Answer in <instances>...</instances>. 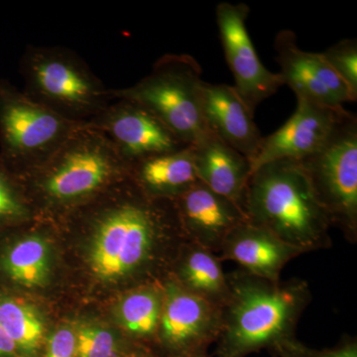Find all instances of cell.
Returning a JSON list of instances; mask_svg holds the SVG:
<instances>
[{
  "mask_svg": "<svg viewBox=\"0 0 357 357\" xmlns=\"http://www.w3.org/2000/svg\"><path fill=\"white\" fill-rule=\"evenodd\" d=\"M57 225L63 301L100 307L130 289L163 281L185 239L173 201L153 199L128 178Z\"/></svg>",
  "mask_w": 357,
  "mask_h": 357,
  "instance_id": "cell-1",
  "label": "cell"
},
{
  "mask_svg": "<svg viewBox=\"0 0 357 357\" xmlns=\"http://www.w3.org/2000/svg\"><path fill=\"white\" fill-rule=\"evenodd\" d=\"M129 176L112 142L86 123L20 178L37 220L57 223Z\"/></svg>",
  "mask_w": 357,
  "mask_h": 357,
  "instance_id": "cell-2",
  "label": "cell"
},
{
  "mask_svg": "<svg viewBox=\"0 0 357 357\" xmlns=\"http://www.w3.org/2000/svg\"><path fill=\"white\" fill-rule=\"evenodd\" d=\"M227 302L222 309V330L215 356L246 357L295 340L296 328L312 301L307 281L271 282L243 269L227 274Z\"/></svg>",
  "mask_w": 357,
  "mask_h": 357,
  "instance_id": "cell-3",
  "label": "cell"
},
{
  "mask_svg": "<svg viewBox=\"0 0 357 357\" xmlns=\"http://www.w3.org/2000/svg\"><path fill=\"white\" fill-rule=\"evenodd\" d=\"M243 211L248 222L305 253L332 248V225L298 162L281 160L256 169Z\"/></svg>",
  "mask_w": 357,
  "mask_h": 357,
  "instance_id": "cell-4",
  "label": "cell"
},
{
  "mask_svg": "<svg viewBox=\"0 0 357 357\" xmlns=\"http://www.w3.org/2000/svg\"><path fill=\"white\" fill-rule=\"evenodd\" d=\"M20 72L25 95L70 121L88 123L112 102L109 89L65 47H28Z\"/></svg>",
  "mask_w": 357,
  "mask_h": 357,
  "instance_id": "cell-5",
  "label": "cell"
},
{
  "mask_svg": "<svg viewBox=\"0 0 357 357\" xmlns=\"http://www.w3.org/2000/svg\"><path fill=\"white\" fill-rule=\"evenodd\" d=\"M202 68L188 54H166L151 72L128 88L109 89L112 100H128L149 110L185 145L210 134L203 109Z\"/></svg>",
  "mask_w": 357,
  "mask_h": 357,
  "instance_id": "cell-6",
  "label": "cell"
},
{
  "mask_svg": "<svg viewBox=\"0 0 357 357\" xmlns=\"http://www.w3.org/2000/svg\"><path fill=\"white\" fill-rule=\"evenodd\" d=\"M65 286L57 225L34 220L0 236V289L57 307Z\"/></svg>",
  "mask_w": 357,
  "mask_h": 357,
  "instance_id": "cell-7",
  "label": "cell"
},
{
  "mask_svg": "<svg viewBox=\"0 0 357 357\" xmlns=\"http://www.w3.org/2000/svg\"><path fill=\"white\" fill-rule=\"evenodd\" d=\"M84 124L64 119L0 79V159L17 177L43 164Z\"/></svg>",
  "mask_w": 357,
  "mask_h": 357,
  "instance_id": "cell-8",
  "label": "cell"
},
{
  "mask_svg": "<svg viewBox=\"0 0 357 357\" xmlns=\"http://www.w3.org/2000/svg\"><path fill=\"white\" fill-rule=\"evenodd\" d=\"M332 227L357 243V117L345 110L326 142L298 162Z\"/></svg>",
  "mask_w": 357,
  "mask_h": 357,
  "instance_id": "cell-9",
  "label": "cell"
},
{
  "mask_svg": "<svg viewBox=\"0 0 357 357\" xmlns=\"http://www.w3.org/2000/svg\"><path fill=\"white\" fill-rule=\"evenodd\" d=\"M163 306L152 351L157 357H189L208 352L222 330V309L178 286L162 281Z\"/></svg>",
  "mask_w": 357,
  "mask_h": 357,
  "instance_id": "cell-10",
  "label": "cell"
},
{
  "mask_svg": "<svg viewBox=\"0 0 357 357\" xmlns=\"http://www.w3.org/2000/svg\"><path fill=\"white\" fill-rule=\"evenodd\" d=\"M250 8L245 3L222 2L215 17L225 60L234 79V89L255 114L256 107L284 86L279 73L262 64L249 36L246 20Z\"/></svg>",
  "mask_w": 357,
  "mask_h": 357,
  "instance_id": "cell-11",
  "label": "cell"
},
{
  "mask_svg": "<svg viewBox=\"0 0 357 357\" xmlns=\"http://www.w3.org/2000/svg\"><path fill=\"white\" fill-rule=\"evenodd\" d=\"M86 126L102 133L129 166L188 146L149 110L131 100H112Z\"/></svg>",
  "mask_w": 357,
  "mask_h": 357,
  "instance_id": "cell-12",
  "label": "cell"
},
{
  "mask_svg": "<svg viewBox=\"0 0 357 357\" xmlns=\"http://www.w3.org/2000/svg\"><path fill=\"white\" fill-rule=\"evenodd\" d=\"M274 48L280 66L279 74L297 100L332 109H344V103L354 102L349 89L321 53L301 49L295 33L281 30L275 37Z\"/></svg>",
  "mask_w": 357,
  "mask_h": 357,
  "instance_id": "cell-13",
  "label": "cell"
},
{
  "mask_svg": "<svg viewBox=\"0 0 357 357\" xmlns=\"http://www.w3.org/2000/svg\"><path fill=\"white\" fill-rule=\"evenodd\" d=\"M345 109H332L307 100H297L292 116L278 130L263 137L259 150L251 161L252 173L271 162H299L314 153L332 132Z\"/></svg>",
  "mask_w": 357,
  "mask_h": 357,
  "instance_id": "cell-14",
  "label": "cell"
},
{
  "mask_svg": "<svg viewBox=\"0 0 357 357\" xmlns=\"http://www.w3.org/2000/svg\"><path fill=\"white\" fill-rule=\"evenodd\" d=\"M173 203L185 241L215 255L220 253L230 232L248 220L238 206L199 181Z\"/></svg>",
  "mask_w": 357,
  "mask_h": 357,
  "instance_id": "cell-15",
  "label": "cell"
},
{
  "mask_svg": "<svg viewBox=\"0 0 357 357\" xmlns=\"http://www.w3.org/2000/svg\"><path fill=\"white\" fill-rule=\"evenodd\" d=\"M304 253L269 230L246 220L225 238L218 258L237 263L253 276L279 282L287 263Z\"/></svg>",
  "mask_w": 357,
  "mask_h": 357,
  "instance_id": "cell-16",
  "label": "cell"
},
{
  "mask_svg": "<svg viewBox=\"0 0 357 357\" xmlns=\"http://www.w3.org/2000/svg\"><path fill=\"white\" fill-rule=\"evenodd\" d=\"M204 121L210 132L252 161L261 145L263 136L253 115L234 86L210 84L203 86Z\"/></svg>",
  "mask_w": 357,
  "mask_h": 357,
  "instance_id": "cell-17",
  "label": "cell"
},
{
  "mask_svg": "<svg viewBox=\"0 0 357 357\" xmlns=\"http://www.w3.org/2000/svg\"><path fill=\"white\" fill-rule=\"evenodd\" d=\"M192 148L199 182L243 211L246 188L252 174L250 161L211 132Z\"/></svg>",
  "mask_w": 357,
  "mask_h": 357,
  "instance_id": "cell-18",
  "label": "cell"
},
{
  "mask_svg": "<svg viewBox=\"0 0 357 357\" xmlns=\"http://www.w3.org/2000/svg\"><path fill=\"white\" fill-rule=\"evenodd\" d=\"M45 301L0 289V325L13 340L18 357H44L58 316Z\"/></svg>",
  "mask_w": 357,
  "mask_h": 357,
  "instance_id": "cell-19",
  "label": "cell"
},
{
  "mask_svg": "<svg viewBox=\"0 0 357 357\" xmlns=\"http://www.w3.org/2000/svg\"><path fill=\"white\" fill-rule=\"evenodd\" d=\"M162 306L163 285L159 281L126 291L98 309L131 342L152 351Z\"/></svg>",
  "mask_w": 357,
  "mask_h": 357,
  "instance_id": "cell-20",
  "label": "cell"
},
{
  "mask_svg": "<svg viewBox=\"0 0 357 357\" xmlns=\"http://www.w3.org/2000/svg\"><path fill=\"white\" fill-rule=\"evenodd\" d=\"M150 198L174 201L199 182L192 145L134 162L129 176Z\"/></svg>",
  "mask_w": 357,
  "mask_h": 357,
  "instance_id": "cell-21",
  "label": "cell"
},
{
  "mask_svg": "<svg viewBox=\"0 0 357 357\" xmlns=\"http://www.w3.org/2000/svg\"><path fill=\"white\" fill-rule=\"evenodd\" d=\"M168 277L188 292L220 309L229 296V281L217 255L185 241L178 249Z\"/></svg>",
  "mask_w": 357,
  "mask_h": 357,
  "instance_id": "cell-22",
  "label": "cell"
},
{
  "mask_svg": "<svg viewBox=\"0 0 357 357\" xmlns=\"http://www.w3.org/2000/svg\"><path fill=\"white\" fill-rule=\"evenodd\" d=\"M70 312L76 332V357H126L140 349L98 307H77Z\"/></svg>",
  "mask_w": 357,
  "mask_h": 357,
  "instance_id": "cell-23",
  "label": "cell"
},
{
  "mask_svg": "<svg viewBox=\"0 0 357 357\" xmlns=\"http://www.w3.org/2000/svg\"><path fill=\"white\" fill-rule=\"evenodd\" d=\"M37 220L20 178L0 159V236Z\"/></svg>",
  "mask_w": 357,
  "mask_h": 357,
  "instance_id": "cell-24",
  "label": "cell"
},
{
  "mask_svg": "<svg viewBox=\"0 0 357 357\" xmlns=\"http://www.w3.org/2000/svg\"><path fill=\"white\" fill-rule=\"evenodd\" d=\"M326 62L340 77L351 91L354 102L357 100V41L344 39L325 52H321Z\"/></svg>",
  "mask_w": 357,
  "mask_h": 357,
  "instance_id": "cell-25",
  "label": "cell"
},
{
  "mask_svg": "<svg viewBox=\"0 0 357 357\" xmlns=\"http://www.w3.org/2000/svg\"><path fill=\"white\" fill-rule=\"evenodd\" d=\"M271 354L274 357H357V340L344 335L332 349H314L295 338L277 347Z\"/></svg>",
  "mask_w": 357,
  "mask_h": 357,
  "instance_id": "cell-26",
  "label": "cell"
},
{
  "mask_svg": "<svg viewBox=\"0 0 357 357\" xmlns=\"http://www.w3.org/2000/svg\"><path fill=\"white\" fill-rule=\"evenodd\" d=\"M44 357H76V332L73 314H61L52 326Z\"/></svg>",
  "mask_w": 357,
  "mask_h": 357,
  "instance_id": "cell-27",
  "label": "cell"
},
{
  "mask_svg": "<svg viewBox=\"0 0 357 357\" xmlns=\"http://www.w3.org/2000/svg\"><path fill=\"white\" fill-rule=\"evenodd\" d=\"M0 357H18L13 340L0 325Z\"/></svg>",
  "mask_w": 357,
  "mask_h": 357,
  "instance_id": "cell-28",
  "label": "cell"
},
{
  "mask_svg": "<svg viewBox=\"0 0 357 357\" xmlns=\"http://www.w3.org/2000/svg\"><path fill=\"white\" fill-rule=\"evenodd\" d=\"M126 357H157L153 354V351H150V349H144V347H140V349H136L133 352H131L130 354L126 356Z\"/></svg>",
  "mask_w": 357,
  "mask_h": 357,
  "instance_id": "cell-29",
  "label": "cell"
},
{
  "mask_svg": "<svg viewBox=\"0 0 357 357\" xmlns=\"http://www.w3.org/2000/svg\"><path fill=\"white\" fill-rule=\"evenodd\" d=\"M189 357H208V352H204V354H196V356H192Z\"/></svg>",
  "mask_w": 357,
  "mask_h": 357,
  "instance_id": "cell-30",
  "label": "cell"
}]
</instances>
